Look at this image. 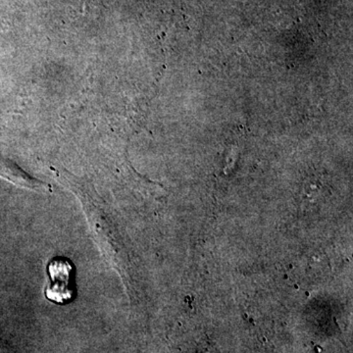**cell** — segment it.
Instances as JSON below:
<instances>
[{"instance_id":"obj_1","label":"cell","mask_w":353,"mask_h":353,"mask_svg":"<svg viewBox=\"0 0 353 353\" xmlns=\"http://www.w3.org/2000/svg\"><path fill=\"white\" fill-rule=\"evenodd\" d=\"M48 283L44 294L48 301L67 304L76 296L75 267L68 259L57 257L48 262Z\"/></svg>"},{"instance_id":"obj_2","label":"cell","mask_w":353,"mask_h":353,"mask_svg":"<svg viewBox=\"0 0 353 353\" xmlns=\"http://www.w3.org/2000/svg\"><path fill=\"white\" fill-rule=\"evenodd\" d=\"M0 176L10 181L15 185H20V187L39 190V192L48 190V188H50L46 183L31 178L24 171L21 170L19 167L16 166L12 162L6 161V160H0Z\"/></svg>"}]
</instances>
